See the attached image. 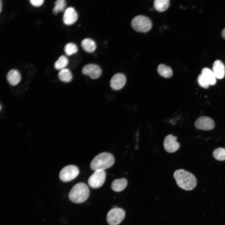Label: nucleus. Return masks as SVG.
Masks as SVG:
<instances>
[{
  "mask_svg": "<svg viewBox=\"0 0 225 225\" xmlns=\"http://www.w3.org/2000/svg\"><path fill=\"white\" fill-rule=\"evenodd\" d=\"M173 177L178 186L187 191H190L196 187L197 181L195 176L191 172L183 169L176 170Z\"/></svg>",
  "mask_w": 225,
  "mask_h": 225,
  "instance_id": "obj_1",
  "label": "nucleus"
},
{
  "mask_svg": "<svg viewBox=\"0 0 225 225\" xmlns=\"http://www.w3.org/2000/svg\"><path fill=\"white\" fill-rule=\"evenodd\" d=\"M89 190L87 185L83 182H79L75 185L69 192L68 197L74 203L83 202L88 198Z\"/></svg>",
  "mask_w": 225,
  "mask_h": 225,
  "instance_id": "obj_2",
  "label": "nucleus"
},
{
  "mask_svg": "<svg viewBox=\"0 0 225 225\" xmlns=\"http://www.w3.org/2000/svg\"><path fill=\"white\" fill-rule=\"evenodd\" d=\"M114 162V158L111 154L103 152L97 155L91 161L90 166L95 171L104 170L112 166Z\"/></svg>",
  "mask_w": 225,
  "mask_h": 225,
  "instance_id": "obj_3",
  "label": "nucleus"
},
{
  "mask_svg": "<svg viewBox=\"0 0 225 225\" xmlns=\"http://www.w3.org/2000/svg\"><path fill=\"white\" fill-rule=\"evenodd\" d=\"M131 24L136 31L141 32H146L149 31L152 27V23L148 17L142 15H138L132 20Z\"/></svg>",
  "mask_w": 225,
  "mask_h": 225,
  "instance_id": "obj_4",
  "label": "nucleus"
},
{
  "mask_svg": "<svg viewBox=\"0 0 225 225\" xmlns=\"http://www.w3.org/2000/svg\"><path fill=\"white\" fill-rule=\"evenodd\" d=\"M79 173V170L76 166L69 165L64 167L59 174L60 179L64 182H69L75 178Z\"/></svg>",
  "mask_w": 225,
  "mask_h": 225,
  "instance_id": "obj_5",
  "label": "nucleus"
},
{
  "mask_svg": "<svg viewBox=\"0 0 225 225\" xmlns=\"http://www.w3.org/2000/svg\"><path fill=\"white\" fill-rule=\"evenodd\" d=\"M125 215V211L121 208H112L107 214V222L110 225H118L123 220Z\"/></svg>",
  "mask_w": 225,
  "mask_h": 225,
  "instance_id": "obj_6",
  "label": "nucleus"
},
{
  "mask_svg": "<svg viewBox=\"0 0 225 225\" xmlns=\"http://www.w3.org/2000/svg\"><path fill=\"white\" fill-rule=\"evenodd\" d=\"M105 178L106 172L104 170H96L88 178V184L93 188H98L103 184Z\"/></svg>",
  "mask_w": 225,
  "mask_h": 225,
  "instance_id": "obj_7",
  "label": "nucleus"
},
{
  "mask_svg": "<svg viewBox=\"0 0 225 225\" xmlns=\"http://www.w3.org/2000/svg\"><path fill=\"white\" fill-rule=\"evenodd\" d=\"M177 137L169 134L164 138L163 146L165 150L168 153H173L179 148L180 144L177 141Z\"/></svg>",
  "mask_w": 225,
  "mask_h": 225,
  "instance_id": "obj_8",
  "label": "nucleus"
},
{
  "mask_svg": "<svg viewBox=\"0 0 225 225\" xmlns=\"http://www.w3.org/2000/svg\"><path fill=\"white\" fill-rule=\"evenodd\" d=\"M194 125L198 129L209 130L213 129L215 124L213 120L207 116H201L198 118L195 122Z\"/></svg>",
  "mask_w": 225,
  "mask_h": 225,
  "instance_id": "obj_9",
  "label": "nucleus"
},
{
  "mask_svg": "<svg viewBox=\"0 0 225 225\" xmlns=\"http://www.w3.org/2000/svg\"><path fill=\"white\" fill-rule=\"evenodd\" d=\"M82 72L83 74L88 75L93 79L98 78L102 73V69L98 66L92 63L85 65L83 68Z\"/></svg>",
  "mask_w": 225,
  "mask_h": 225,
  "instance_id": "obj_10",
  "label": "nucleus"
},
{
  "mask_svg": "<svg viewBox=\"0 0 225 225\" xmlns=\"http://www.w3.org/2000/svg\"><path fill=\"white\" fill-rule=\"evenodd\" d=\"M78 14L74 8L69 7L65 9L62 17L64 23L67 25L74 23L78 19Z\"/></svg>",
  "mask_w": 225,
  "mask_h": 225,
  "instance_id": "obj_11",
  "label": "nucleus"
},
{
  "mask_svg": "<svg viewBox=\"0 0 225 225\" xmlns=\"http://www.w3.org/2000/svg\"><path fill=\"white\" fill-rule=\"evenodd\" d=\"M126 81V78L123 74L117 73L111 78L110 82V85L113 89L118 90L124 86Z\"/></svg>",
  "mask_w": 225,
  "mask_h": 225,
  "instance_id": "obj_12",
  "label": "nucleus"
},
{
  "mask_svg": "<svg viewBox=\"0 0 225 225\" xmlns=\"http://www.w3.org/2000/svg\"><path fill=\"white\" fill-rule=\"evenodd\" d=\"M212 71L216 78H222L225 74V67L223 63L219 60L215 61L213 64Z\"/></svg>",
  "mask_w": 225,
  "mask_h": 225,
  "instance_id": "obj_13",
  "label": "nucleus"
},
{
  "mask_svg": "<svg viewBox=\"0 0 225 225\" xmlns=\"http://www.w3.org/2000/svg\"><path fill=\"white\" fill-rule=\"evenodd\" d=\"M6 78L8 82L12 86L17 85L21 79L20 73L16 69H12L10 70L7 74Z\"/></svg>",
  "mask_w": 225,
  "mask_h": 225,
  "instance_id": "obj_14",
  "label": "nucleus"
},
{
  "mask_svg": "<svg viewBox=\"0 0 225 225\" xmlns=\"http://www.w3.org/2000/svg\"><path fill=\"white\" fill-rule=\"evenodd\" d=\"M127 184V180L124 178H122L113 180L112 183L111 187L113 191L120 192L126 188Z\"/></svg>",
  "mask_w": 225,
  "mask_h": 225,
  "instance_id": "obj_15",
  "label": "nucleus"
},
{
  "mask_svg": "<svg viewBox=\"0 0 225 225\" xmlns=\"http://www.w3.org/2000/svg\"><path fill=\"white\" fill-rule=\"evenodd\" d=\"M201 74L209 85H213L216 84V78L212 71L209 68H203L201 71Z\"/></svg>",
  "mask_w": 225,
  "mask_h": 225,
  "instance_id": "obj_16",
  "label": "nucleus"
},
{
  "mask_svg": "<svg viewBox=\"0 0 225 225\" xmlns=\"http://www.w3.org/2000/svg\"><path fill=\"white\" fill-rule=\"evenodd\" d=\"M81 45L85 51L89 53L94 52L96 48L95 42L89 38H86L83 40L81 42Z\"/></svg>",
  "mask_w": 225,
  "mask_h": 225,
  "instance_id": "obj_17",
  "label": "nucleus"
},
{
  "mask_svg": "<svg viewBox=\"0 0 225 225\" xmlns=\"http://www.w3.org/2000/svg\"><path fill=\"white\" fill-rule=\"evenodd\" d=\"M157 71L160 76L166 78H170L173 74L172 68L163 64H160L158 65L157 68Z\"/></svg>",
  "mask_w": 225,
  "mask_h": 225,
  "instance_id": "obj_18",
  "label": "nucleus"
},
{
  "mask_svg": "<svg viewBox=\"0 0 225 225\" xmlns=\"http://www.w3.org/2000/svg\"><path fill=\"white\" fill-rule=\"evenodd\" d=\"M169 5V0H155L153 2L155 9L159 12H162L166 10Z\"/></svg>",
  "mask_w": 225,
  "mask_h": 225,
  "instance_id": "obj_19",
  "label": "nucleus"
},
{
  "mask_svg": "<svg viewBox=\"0 0 225 225\" xmlns=\"http://www.w3.org/2000/svg\"><path fill=\"white\" fill-rule=\"evenodd\" d=\"M58 77L60 80L64 82H69L71 81L72 78L71 72L67 68L60 70L58 73Z\"/></svg>",
  "mask_w": 225,
  "mask_h": 225,
  "instance_id": "obj_20",
  "label": "nucleus"
},
{
  "mask_svg": "<svg viewBox=\"0 0 225 225\" xmlns=\"http://www.w3.org/2000/svg\"><path fill=\"white\" fill-rule=\"evenodd\" d=\"M68 63V58L65 56L62 55L55 62L54 66L56 70H61L66 68Z\"/></svg>",
  "mask_w": 225,
  "mask_h": 225,
  "instance_id": "obj_21",
  "label": "nucleus"
},
{
  "mask_svg": "<svg viewBox=\"0 0 225 225\" xmlns=\"http://www.w3.org/2000/svg\"><path fill=\"white\" fill-rule=\"evenodd\" d=\"M66 5L65 0H58L56 1L54 3V6L52 9L53 13L56 14L59 12L64 11Z\"/></svg>",
  "mask_w": 225,
  "mask_h": 225,
  "instance_id": "obj_22",
  "label": "nucleus"
},
{
  "mask_svg": "<svg viewBox=\"0 0 225 225\" xmlns=\"http://www.w3.org/2000/svg\"><path fill=\"white\" fill-rule=\"evenodd\" d=\"M212 155L216 159L224 161L225 160V149L221 147L217 148L213 152Z\"/></svg>",
  "mask_w": 225,
  "mask_h": 225,
  "instance_id": "obj_23",
  "label": "nucleus"
},
{
  "mask_svg": "<svg viewBox=\"0 0 225 225\" xmlns=\"http://www.w3.org/2000/svg\"><path fill=\"white\" fill-rule=\"evenodd\" d=\"M64 50L67 55L70 56L76 53L78 51V48L75 44L73 43L69 42L65 45Z\"/></svg>",
  "mask_w": 225,
  "mask_h": 225,
  "instance_id": "obj_24",
  "label": "nucleus"
},
{
  "mask_svg": "<svg viewBox=\"0 0 225 225\" xmlns=\"http://www.w3.org/2000/svg\"><path fill=\"white\" fill-rule=\"evenodd\" d=\"M198 82L200 86L206 89L208 88L209 85L201 74L198 76Z\"/></svg>",
  "mask_w": 225,
  "mask_h": 225,
  "instance_id": "obj_25",
  "label": "nucleus"
},
{
  "mask_svg": "<svg viewBox=\"0 0 225 225\" xmlns=\"http://www.w3.org/2000/svg\"><path fill=\"white\" fill-rule=\"evenodd\" d=\"M31 3L35 7H39L41 6L43 3V0H30Z\"/></svg>",
  "mask_w": 225,
  "mask_h": 225,
  "instance_id": "obj_26",
  "label": "nucleus"
},
{
  "mask_svg": "<svg viewBox=\"0 0 225 225\" xmlns=\"http://www.w3.org/2000/svg\"><path fill=\"white\" fill-rule=\"evenodd\" d=\"M221 35L222 38L225 39V28L222 31Z\"/></svg>",
  "mask_w": 225,
  "mask_h": 225,
  "instance_id": "obj_27",
  "label": "nucleus"
},
{
  "mask_svg": "<svg viewBox=\"0 0 225 225\" xmlns=\"http://www.w3.org/2000/svg\"><path fill=\"white\" fill-rule=\"evenodd\" d=\"M2 1L1 0H0V12H1V11L2 10Z\"/></svg>",
  "mask_w": 225,
  "mask_h": 225,
  "instance_id": "obj_28",
  "label": "nucleus"
}]
</instances>
